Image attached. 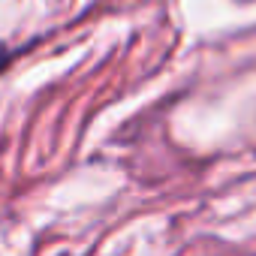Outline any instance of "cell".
<instances>
[{
    "label": "cell",
    "instance_id": "6da1fadb",
    "mask_svg": "<svg viewBox=\"0 0 256 256\" xmlns=\"http://www.w3.org/2000/svg\"><path fill=\"white\" fill-rule=\"evenodd\" d=\"M6 64H10V52L0 48V70H6Z\"/></svg>",
    "mask_w": 256,
    "mask_h": 256
}]
</instances>
